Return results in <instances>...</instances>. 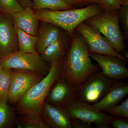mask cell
Here are the masks:
<instances>
[{
    "mask_svg": "<svg viewBox=\"0 0 128 128\" xmlns=\"http://www.w3.org/2000/svg\"><path fill=\"white\" fill-rule=\"evenodd\" d=\"M12 70L2 67L0 71V102L8 100Z\"/></svg>",
    "mask_w": 128,
    "mask_h": 128,
    "instance_id": "7402d4cb",
    "label": "cell"
},
{
    "mask_svg": "<svg viewBox=\"0 0 128 128\" xmlns=\"http://www.w3.org/2000/svg\"><path fill=\"white\" fill-rule=\"evenodd\" d=\"M40 115L49 128H73L70 118L62 108L45 102Z\"/></svg>",
    "mask_w": 128,
    "mask_h": 128,
    "instance_id": "5bb4252c",
    "label": "cell"
},
{
    "mask_svg": "<svg viewBox=\"0 0 128 128\" xmlns=\"http://www.w3.org/2000/svg\"><path fill=\"white\" fill-rule=\"evenodd\" d=\"M70 119L79 120L97 128H109L114 118L107 114L94 108L92 104L75 101L62 108Z\"/></svg>",
    "mask_w": 128,
    "mask_h": 128,
    "instance_id": "8992f818",
    "label": "cell"
},
{
    "mask_svg": "<svg viewBox=\"0 0 128 128\" xmlns=\"http://www.w3.org/2000/svg\"><path fill=\"white\" fill-rule=\"evenodd\" d=\"M17 125L24 128H49L44 122L41 116L25 114H18Z\"/></svg>",
    "mask_w": 128,
    "mask_h": 128,
    "instance_id": "44dd1931",
    "label": "cell"
},
{
    "mask_svg": "<svg viewBox=\"0 0 128 128\" xmlns=\"http://www.w3.org/2000/svg\"><path fill=\"white\" fill-rule=\"evenodd\" d=\"M119 19L126 37L128 36V5L122 6L119 10Z\"/></svg>",
    "mask_w": 128,
    "mask_h": 128,
    "instance_id": "d4e9b609",
    "label": "cell"
},
{
    "mask_svg": "<svg viewBox=\"0 0 128 128\" xmlns=\"http://www.w3.org/2000/svg\"><path fill=\"white\" fill-rule=\"evenodd\" d=\"M115 81L97 72L90 76L75 92L76 100L90 104L96 103Z\"/></svg>",
    "mask_w": 128,
    "mask_h": 128,
    "instance_id": "52a82bcc",
    "label": "cell"
},
{
    "mask_svg": "<svg viewBox=\"0 0 128 128\" xmlns=\"http://www.w3.org/2000/svg\"><path fill=\"white\" fill-rule=\"evenodd\" d=\"M8 100L0 102V128H14L17 125V118Z\"/></svg>",
    "mask_w": 128,
    "mask_h": 128,
    "instance_id": "ffe728a7",
    "label": "cell"
},
{
    "mask_svg": "<svg viewBox=\"0 0 128 128\" xmlns=\"http://www.w3.org/2000/svg\"><path fill=\"white\" fill-rule=\"evenodd\" d=\"M69 35L63 34L44 50L40 55L44 62L50 64L64 57L70 44H69Z\"/></svg>",
    "mask_w": 128,
    "mask_h": 128,
    "instance_id": "e0dca14e",
    "label": "cell"
},
{
    "mask_svg": "<svg viewBox=\"0 0 128 128\" xmlns=\"http://www.w3.org/2000/svg\"><path fill=\"white\" fill-rule=\"evenodd\" d=\"M128 94V83L121 80L116 81L100 100L92 105L96 110L103 112L119 104Z\"/></svg>",
    "mask_w": 128,
    "mask_h": 128,
    "instance_id": "7c38bea8",
    "label": "cell"
},
{
    "mask_svg": "<svg viewBox=\"0 0 128 128\" xmlns=\"http://www.w3.org/2000/svg\"><path fill=\"white\" fill-rule=\"evenodd\" d=\"M111 125L114 128H128V121L120 118H113Z\"/></svg>",
    "mask_w": 128,
    "mask_h": 128,
    "instance_id": "83f0119b",
    "label": "cell"
},
{
    "mask_svg": "<svg viewBox=\"0 0 128 128\" xmlns=\"http://www.w3.org/2000/svg\"><path fill=\"white\" fill-rule=\"evenodd\" d=\"M90 58L98 63L102 73L106 77L114 81L128 78V68L126 63L118 57L89 53Z\"/></svg>",
    "mask_w": 128,
    "mask_h": 128,
    "instance_id": "30bf717a",
    "label": "cell"
},
{
    "mask_svg": "<svg viewBox=\"0 0 128 128\" xmlns=\"http://www.w3.org/2000/svg\"><path fill=\"white\" fill-rule=\"evenodd\" d=\"M104 112L128 118V98H126L120 104H118L113 107L104 111Z\"/></svg>",
    "mask_w": 128,
    "mask_h": 128,
    "instance_id": "603a6c76",
    "label": "cell"
},
{
    "mask_svg": "<svg viewBox=\"0 0 128 128\" xmlns=\"http://www.w3.org/2000/svg\"><path fill=\"white\" fill-rule=\"evenodd\" d=\"M31 8L34 11L42 9L62 10L75 9L66 0H33Z\"/></svg>",
    "mask_w": 128,
    "mask_h": 128,
    "instance_id": "d6986e66",
    "label": "cell"
},
{
    "mask_svg": "<svg viewBox=\"0 0 128 128\" xmlns=\"http://www.w3.org/2000/svg\"><path fill=\"white\" fill-rule=\"evenodd\" d=\"M10 15L14 27L32 35L37 36L39 21L31 7L26 8L22 11Z\"/></svg>",
    "mask_w": 128,
    "mask_h": 128,
    "instance_id": "9a60e30c",
    "label": "cell"
},
{
    "mask_svg": "<svg viewBox=\"0 0 128 128\" xmlns=\"http://www.w3.org/2000/svg\"><path fill=\"white\" fill-rule=\"evenodd\" d=\"M70 119L73 128H92L90 124L78 119Z\"/></svg>",
    "mask_w": 128,
    "mask_h": 128,
    "instance_id": "f1b7e54d",
    "label": "cell"
},
{
    "mask_svg": "<svg viewBox=\"0 0 128 128\" xmlns=\"http://www.w3.org/2000/svg\"><path fill=\"white\" fill-rule=\"evenodd\" d=\"M2 66L0 64V70H1L2 69Z\"/></svg>",
    "mask_w": 128,
    "mask_h": 128,
    "instance_id": "1f68e13d",
    "label": "cell"
},
{
    "mask_svg": "<svg viewBox=\"0 0 128 128\" xmlns=\"http://www.w3.org/2000/svg\"><path fill=\"white\" fill-rule=\"evenodd\" d=\"M0 64L4 68L36 72L45 76L50 70V66L37 52L23 53L16 50L0 60Z\"/></svg>",
    "mask_w": 128,
    "mask_h": 128,
    "instance_id": "5b68a950",
    "label": "cell"
},
{
    "mask_svg": "<svg viewBox=\"0 0 128 128\" xmlns=\"http://www.w3.org/2000/svg\"><path fill=\"white\" fill-rule=\"evenodd\" d=\"M42 22L41 26L38 28L36 47L37 52L39 54L46 47L64 34L62 28L58 26L48 22Z\"/></svg>",
    "mask_w": 128,
    "mask_h": 128,
    "instance_id": "2e32d148",
    "label": "cell"
},
{
    "mask_svg": "<svg viewBox=\"0 0 128 128\" xmlns=\"http://www.w3.org/2000/svg\"><path fill=\"white\" fill-rule=\"evenodd\" d=\"M14 28L17 37L18 51L23 53L37 52L36 47L38 36L28 34L18 28Z\"/></svg>",
    "mask_w": 128,
    "mask_h": 128,
    "instance_id": "ac0fdd59",
    "label": "cell"
},
{
    "mask_svg": "<svg viewBox=\"0 0 128 128\" xmlns=\"http://www.w3.org/2000/svg\"><path fill=\"white\" fill-rule=\"evenodd\" d=\"M22 7L25 8L31 7L32 0H17Z\"/></svg>",
    "mask_w": 128,
    "mask_h": 128,
    "instance_id": "f546056e",
    "label": "cell"
},
{
    "mask_svg": "<svg viewBox=\"0 0 128 128\" xmlns=\"http://www.w3.org/2000/svg\"><path fill=\"white\" fill-rule=\"evenodd\" d=\"M2 12V9L1 8L0 6V14L1 12Z\"/></svg>",
    "mask_w": 128,
    "mask_h": 128,
    "instance_id": "d6a6232c",
    "label": "cell"
},
{
    "mask_svg": "<svg viewBox=\"0 0 128 128\" xmlns=\"http://www.w3.org/2000/svg\"><path fill=\"white\" fill-rule=\"evenodd\" d=\"M70 47L63 60L61 77L75 92L90 76L98 72L99 66L92 62L89 48L82 35L73 32Z\"/></svg>",
    "mask_w": 128,
    "mask_h": 128,
    "instance_id": "6da1fadb",
    "label": "cell"
},
{
    "mask_svg": "<svg viewBox=\"0 0 128 128\" xmlns=\"http://www.w3.org/2000/svg\"><path fill=\"white\" fill-rule=\"evenodd\" d=\"M0 6L2 12L10 15L22 11L24 9L17 0H0Z\"/></svg>",
    "mask_w": 128,
    "mask_h": 128,
    "instance_id": "cb8c5ba5",
    "label": "cell"
},
{
    "mask_svg": "<svg viewBox=\"0 0 128 128\" xmlns=\"http://www.w3.org/2000/svg\"><path fill=\"white\" fill-rule=\"evenodd\" d=\"M34 11L38 21L56 25L71 36L78 25L106 10L101 5L92 4L70 10L54 11L42 9Z\"/></svg>",
    "mask_w": 128,
    "mask_h": 128,
    "instance_id": "3957f363",
    "label": "cell"
},
{
    "mask_svg": "<svg viewBox=\"0 0 128 128\" xmlns=\"http://www.w3.org/2000/svg\"><path fill=\"white\" fill-rule=\"evenodd\" d=\"M106 11L119 10L121 6L120 0H101Z\"/></svg>",
    "mask_w": 128,
    "mask_h": 128,
    "instance_id": "4316f807",
    "label": "cell"
},
{
    "mask_svg": "<svg viewBox=\"0 0 128 128\" xmlns=\"http://www.w3.org/2000/svg\"><path fill=\"white\" fill-rule=\"evenodd\" d=\"M119 20V10H116L105 12L84 22L100 32L110 41L118 52L124 55L126 51Z\"/></svg>",
    "mask_w": 128,
    "mask_h": 128,
    "instance_id": "277c9868",
    "label": "cell"
},
{
    "mask_svg": "<svg viewBox=\"0 0 128 128\" xmlns=\"http://www.w3.org/2000/svg\"><path fill=\"white\" fill-rule=\"evenodd\" d=\"M44 77L43 75L36 72L12 70L8 101L12 104L17 103L33 85Z\"/></svg>",
    "mask_w": 128,
    "mask_h": 128,
    "instance_id": "9c48e42d",
    "label": "cell"
},
{
    "mask_svg": "<svg viewBox=\"0 0 128 128\" xmlns=\"http://www.w3.org/2000/svg\"><path fill=\"white\" fill-rule=\"evenodd\" d=\"M66 0L75 8H82L86 7L92 4H98L104 7L102 2L101 0Z\"/></svg>",
    "mask_w": 128,
    "mask_h": 128,
    "instance_id": "484cf974",
    "label": "cell"
},
{
    "mask_svg": "<svg viewBox=\"0 0 128 128\" xmlns=\"http://www.w3.org/2000/svg\"><path fill=\"white\" fill-rule=\"evenodd\" d=\"M121 6L128 5V0H120Z\"/></svg>",
    "mask_w": 128,
    "mask_h": 128,
    "instance_id": "4dcf8cb0",
    "label": "cell"
},
{
    "mask_svg": "<svg viewBox=\"0 0 128 128\" xmlns=\"http://www.w3.org/2000/svg\"><path fill=\"white\" fill-rule=\"evenodd\" d=\"M16 50L17 37L11 16L2 12L0 14V60Z\"/></svg>",
    "mask_w": 128,
    "mask_h": 128,
    "instance_id": "8fae6325",
    "label": "cell"
},
{
    "mask_svg": "<svg viewBox=\"0 0 128 128\" xmlns=\"http://www.w3.org/2000/svg\"><path fill=\"white\" fill-rule=\"evenodd\" d=\"M64 58L50 63L48 74L33 85L16 103V111L18 114L41 116V109L50 88L61 76Z\"/></svg>",
    "mask_w": 128,
    "mask_h": 128,
    "instance_id": "7a4b0ae2",
    "label": "cell"
},
{
    "mask_svg": "<svg viewBox=\"0 0 128 128\" xmlns=\"http://www.w3.org/2000/svg\"><path fill=\"white\" fill-rule=\"evenodd\" d=\"M76 30L84 38L89 48V53L111 56L119 58L128 63V59L114 50L110 41L100 32L83 22L77 26Z\"/></svg>",
    "mask_w": 128,
    "mask_h": 128,
    "instance_id": "ba28073f",
    "label": "cell"
},
{
    "mask_svg": "<svg viewBox=\"0 0 128 128\" xmlns=\"http://www.w3.org/2000/svg\"><path fill=\"white\" fill-rule=\"evenodd\" d=\"M75 101V92L66 80L60 76L52 86L45 102L62 108Z\"/></svg>",
    "mask_w": 128,
    "mask_h": 128,
    "instance_id": "4fadbf2b",
    "label": "cell"
}]
</instances>
